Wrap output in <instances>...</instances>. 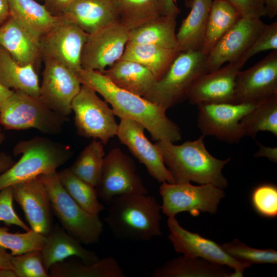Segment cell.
<instances>
[{"mask_svg":"<svg viewBox=\"0 0 277 277\" xmlns=\"http://www.w3.org/2000/svg\"><path fill=\"white\" fill-rule=\"evenodd\" d=\"M77 76L81 84L94 90L110 104L115 116L140 123L153 140L175 143L181 139L180 128L167 117L165 108L119 88L99 71L82 69Z\"/></svg>","mask_w":277,"mask_h":277,"instance_id":"6da1fadb","label":"cell"},{"mask_svg":"<svg viewBox=\"0 0 277 277\" xmlns=\"http://www.w3.org/2000/svg\"><path fill=\"white\" fill-rule=\"evenodd\" d=\"M204 136L181 145L167 141H157L155 144L176 183L210 184L224 189L228 181L222 170L231 159L220 160L212 155L205 147Z\"/></svg>","mask_w":277,"mask_h":277,"instance_id":"7a4b0ae2","label":"cell"},{"mask_svg":"<svg viewBox=\"0 0 277 277\" xmlns=\"http://www.w3.org/2000/svg\"><path fill=\"white\" fill-rule=\"evenodd\" d=\"M105 221L118 239L148 241L162 235V211L156 199L148 194L114 197L108 204Z\"/></svg>","mask_w":277,"mask_h":277,"instance_id":"3957f363","label":"cell"},{"mask_svg":"<svg viewBox=\"0 0 277 277\" xmlns=\"http://www.w3.org/2000/svg\"><path fill=\"white\" fill-rule=\"evenodd\" d=\"M19 161L0 174V191L4 188L56 171L71 157L68 146L43 136L18 142L13 148Z\"/></svg>","mask_w":277,"mask_h":277,"instance_id":"277c9868","label":"cell"},{"mask_svg":"<svg viewBox=\"0 0 277 277\" xmlns=\"http://www.w3.org/2000/svg\"><path fill=\"white\" fill-rule=\"evenodd\" d=\"M37 177L45 185L52 212L65 231L82 244L97 243L104 230L98 215L88 212L70 196L61 183L57 171Z\"/></svg>","mask_w":277,"mask_h":277,"instance_id":"5b68a950","label":"cell"},{"mask_svg":"<svg viewBox=\"0 0 277 277\" xmlns=\"http://www.w3.org/2000/svg\"><path fill=\"white\" fill-rule=\"evenodd\" d=\"M67 118L48 107L39 96L18 90H13L0 109V124L7 130L34 128L43 133L57 135Z\"/></svg>","mask_w":277,"mask_h":277,"instance_id":"8992f818","label":"cell"},{"mask_svg":"<svg viewBox=\"0 0 277 277\" xmlns=\"http://www.w3.org/2000/svg\"><path fill=\"white\" fill-rule=\"evenodd\" d=\"M207 57L201 50L181 51L144 97L166 110L187 99L195 80L207 73Z\"/></svg>","mask_w":277,"mask_h":277,"instance_id":"52a82bcc","label":"cell"},{"mask_svg":"<svg viewBox=\"0 0 277 277\" xmlns=\"http://www.w3.org/2000/svg\"><path fill=\"white\" fill-rule=\"evenodd\" d=\"M71 108L77 133L81 136L98 140L105 145L116 135L118 124L112 109L89 87L81 85Z\"/></svg>","mask_w":277,"mask_h":277,"instance_id":"ba28073f","label":"cell"},{"mask_svg":"<svg viewBox=\"0 0 277 277\" xmlns=\"http://www.w3.org/2000/svg\"><path fill=\"white\" fill-rule=\"evenodd\" d=\"M162 199V212L168 217H175L182 212H189L193 216L201 212L215 213L221 200L225 196L223 189L214 185H192L162 183L159 189Z\"/></svg>","mask_w":277,"mask_h":277,"instance_id":"9c48e42d","label":"cell"},{"mask_svg":"<svg viewBox=\"0 0 277 277\" xmlns=\"http://www.w3.org/2000/svg\"><path fill=\"white\" fill-rule=\"evenodd\" d=\"M95 188L98 197L107 205L117 196L148 192L134 161L119 148L112 149L105 156Z\"/></svg>","mask_w":277,"mask_h":277,"instance_id":"30bf717a","label":"cell"},{"mask_svg":"<svg viewBox=\"0 0 277 277\" xmlns=\"http://www.w3.org/2000/svg\"><path fill=\"white\" fill-rule=\"evenodd\" d=\"M130 30L120 21L89 34L81 54L82 69L102 73L120 60L129 41Z\"/></svg>","mask_w":277,"mask_h":277,"instance_id":"8fae6325","label":"cell"},{"mask_svg":"<svg viewBox=\"0 0 277 277\" xmlns=\"http://www.w3.org/2000/svg\"><path fill=\"white\" fill-rule=\"evenodd\" d=\"M167 225L170 234L168 238L175 251L184 255L200 258L213 263L228 266L234 269L230 277H242L245 270L252 265L239 262L229 256L214 241L191 232L183 228L175 217H168Z\"/></svg>","mask_w":277,"mask_h":277,"instance_id":"7c38bea8","label":"cell"},{"mask_svg":"<svg viewBox=\"0 0 277 277\" xmlns=\"http://www.w3.org/2000/svg\"><path fill=\"white\" fill-rule=\"evenodd\" d=\"M89 34L61 17L39 41L42 58L61 63L75 74L82 70L81 58Z\"/></svg>","mask_w":277,"mask_h":277,"instance_id":"4fadbf2b","label":"cell"},{"mask_svg":"<svg viewBox=\"0 0 277 277\" xmlns=\"http://www.w3.org/2000/svg\"><path fill=\"white\" fill-rule=\"evenodd\" d=\"M255 104L203 103L197 105V127L204 136L229 143H238L244 136L241 120Z\"/></svg>","mask_w":277,"mask_h":277,"instance_id":"5bb4252c","label":"cell"},{"mask_svg":"<svg viewBox=\"0 0 277 277\" xmlns=\"http://www.w3.org/2000/svg\"><path fill=\"white\" fill-rule=\"evenodd\" d=\"M42 60L44 68L39 96L51 109L67 117L82 84L76 74L61 63L50 58Z\"/></svg>","mask_w":277,"mask_h":277,"instance_id":"9a60e30c","label":"cell"},{"mask_svg":"<svg viewBox=\"0 0 277 277\" xmlns=\"http://www.w3.org/2000/svg\"><path fill=\"white\" fill-rule=\"evenodd\" d=\"M277 93V50L249 68L239 72L235 84L234 104H256Z\"/></svg>","mask_w":277,"mask_h":277,"instance_id":"2e32d148","label":"cell"},{"mask_svg":"<svg viewBox=\"0 0 277 277\" xmlns=\"http://www.w3.org/2000/svg\"><path fill=\"white\" fill-rule=\"evenodd\" d=\"M265 25L260 18L242 16L220 39L207 55V73L219 69L225 63L240 61Z\"/></svg>","mask_w":277,"mask_h":277,"instance_id":"e0dca14e","label":"cell"},{"mask_svg":"<svg viewBox=\"0 0 277 277\" xmlns=\"http://www.w3.org/2000/svg\"><path fill=\"white\" fill-rule=\"evenodd\" d=\"M145 130L144 126L135 121L120 118L116 136L121 143L126 145L133 155L145 165L152 177L160 183H175L160 150L146 136Z\"/></svg>","mask_w":277,"mask_h":277,"instance_id":"ac0fdd59","label":"cell"},{"mask_svg":"<svg viewBox=\"0 0 277 277\" xmlns=\"http://www.w3.org/2000/svg\"><path fill=\"white\" fill-rule=\"evenodd\" d=\"M244 63L239 61L202 74L193 82L187 99L194 105L203 103L234 104L235 80Z\"/></svg>","mask_w":277,"mask_h":277,"instance_id":"d6986e66","label":"cell"},{"mask_svg":"<svg viewBox=\"0 0 277 277\" xmlns=\"http://www.w3.org/2000/svg\"><path fill=\"white\" fill-rule=\"evenodd\" d=\"M13 198L24 211L30 228L47 236L53 228L52 211L48 191L37 177L12 186Z\"/></svg>","mask_w":277,"mask_h":277,"instance_id":"ffe728a7","label":"cell"},{"mask_svg":"<svg viewBox=\"0 0 277 277\" xmlns=\"http://www.w3.org/2000/svg\"><path fill=\"white\" fill-rule=\"evenodd\" d=\"M59 17L89 34L119 21L115 0H75Z\"/></svg>","mask_w":277,"mask_h":277,"instance_id":"44dd1931","label":"cell"},{"mask_svg":"<svg viewBox=\"0 0 277 277\" xmlns=\"http://www.w3.org/2000/svg\"><path fill=\"white\" fill-rule=\"evenodd\" d=\"M78 241L68 233L61 226L53 227L46 236L45 244L41 250L42 261L48 272L54 264L71 256H76L85 264H92L100 259L93 251L87 249Z\"/></svg>","mask_w":277,"mask_h":277,"instance_id":"7402d4cb","label":"cell"},{"mask_svg":"<svg viewBox=\"0 0 277 277\" xmlns=\"http://www.w3.org/2000/svg\"><path fill=\"white\" fill-rule=\"evenodd\" d=\"M0 46L21 65H33L35 69L42 58L39 42L9 16L0 27Z\"/></svg>","mask_w":277,"mask_h":277,"instance_id":"603a6c76","label":"cell"},{"mask_svg":"<svg viewBox=\"0 0 277 277\" xmlns=\"http://www.w3.org/2000/svg\"><path fill=\"white\" fill-rule=\"evenodd\" d=\"M212 1L186 0L190 11L176 33L181 51L201 50Z\"/></svg>","mask_w":277,"mask_h":277,"instance_id":"cb8c5ba5","label":"cell"},{"mask_svg":"<svg viewBox=\"0 0 277 277\" xmlns=\"http://www.w3.org/2000/svg\"><path fill=\"white\" fill-rule=\"evenodd\" d=\"M114 85L144 97L157 80L147 68L134 61L120 59L103 73Z\"/></svg>","mask_w":277,"mask_h":277,"instance_id":"d4e9b609","label":"cell"},{"mask_svg":"<svg viewBox=\"0 0 277 277\" xmlns=\"http://www.w3.org/2000/svg\"><path fill=\"white\" fill-rule=\"evenodd\" d=\"M10 16L39 42L56 23L58 17L52 15L44 5L35 0H7Z\"/></svg>","mask_w":277,"mask_h":277,"instance_id":"484cf974","label":"cell"},{"mask_svg":"<svg viewBox=\"0 0 277 277\" xmlns=\"http://www.w3.org/2000/svg\"><path fill=\"white\" fill-rule=\"evenodd\" d=\"M225 266L200 258L184 255L169 260L156 268L152 277H230Z\"/></svg>","mask_w":277,"mask_h":277,"instance_id":"4316f807","label":"cell"},{"mask_svg":"<svg viewBox=\"0 0 277 277\" xmlns=\"http://www.w3.org/2000/svg\"><path fill=\"white\" fill-rule=\"evenodd\" d=\"M0 83L4 87L29 95L39 96L40 85L36 70L32 65L18 64L0 46Z\"/></svg>","mask_w":277,"mask_h":277,"instance_id":"83f0119b","label":"cell"},{"mask_svg":"<svg viewBox=\"0 0 277 277\" xmlns=\"http://www.w3.org/2000/svg\"><path fill=\"white\" fill-rule=\"evenodd\" d=\"M181 51L150 44L129 43L121 59L138 63L149 70L157 80L167 72Z\"/></svg>","mask_w":277,"mask_h":277,"instance_id":"f1b7e54d","label":"cell"},{"mask_svg":"<svg viewBox=\"0 0 277 277\" xmlns=\"http://www.w3.org/2000/svg\"><path fill=\"white\" fill-rule=\"evenodd\" d=\"M50 277H125L126 275L115 259H99L92 264L82 261L64 260L54 264L49 270Z\"/></svg>","mask_w":277,"mask_h":277,"instance_id":"f546056e","label":"cell"},{"mask_svg":"<svg viewBox=\"0 0 277 277\" xmlns=\"http://www.w3.org/2000/svg\"><path fill=\"white\" fill-rule=\"evenodd\" d=\"M176 16L162 15L130 31L128 42L150 44L169 49L179 48L175 32Z\"/></svg>","mask_w":277,"mask_h":277,"instance_id":"4dcf8cb0","label":"cell"},{"mask_svg":"<svg viewBox=\"0 0 277 277\" xmlns=\"http://www.w3.org/2000/svg\"><path fill=\"white\" fill-rule=\"evenodd\" d=\"M242 17L236 8L225 0H213L201 51L208 55L220 39Z\"/></svg>","mask_w":277,"mask_h":277,"instance_id":"1f68e13d","label":"cell"},{"mask_svg":"<svg viewBox=\"0 0 277 277\" xmlns=\"http://www.w3.org/2000/svg\"><path fill=\"white\" fill-rule=\"evenodd\" d=\"M244 136L254 138L260 131L277 136V93L260 101L240 121Z\"/></svg>","mask_w":277,"mask_h":277,"instance_id":"d6a6232c","label":"cell"},{"mask_svg":"<svg viewBox=\"0 0 277 277\" xmlns=\"http://www.w3.org/2000/svg\"><path fill=\"white\" fill-rule=\"evenodd\" d=\"M119 21L130 31L164 13L162 0H115Z\"/></svg>","mask_w":277,"mask_h":277,"instance_id":"836d02e7","label":"cell"},{"mask_svg":"<svg viewBox=\"0 0 277 277\" xmlns=\"http://www.w3.org/2000/svg\"><path fill=\"white\" fill-rule=\"evenodd\" d=\"M103 145L93 139L69 168L76 176L94 187L99 180L105 156Z\"/></svg>","mask_w":277,"mask_h":277,"instance_id":"e575fe53","label":"cell"},{"mask_svg":"<svg viewBox=\"0 0 277 277\" xmlns=\"http://www.w3.org/2000/svg\"><path fill=\"white\" fill-rule=\"evenodd\" d=\"M57 175L68 193L85 210L98 215L105 209L98 201L95 187L78 178L69 168L57 172Z\"/></svg>","mask_w":277,"mask_h":277,"instance_id":"d590c367","label":"cell"},{"mask_svg":"<svg viewBox=\"0 0 277 277\" xmlns=\"http://www.w3.org/2000/svg\"><path fill=\"white\" fill-rule=\"evenodd\" d=\"M8 230L7 227H0V247L11 250L13 255L41 250L46 241V236L31 229L25 233H11Z\"/></svg>","mask_w":277,"mask_h":277,"instance_id":"8d00e7d4","label":"cell"},{"mask_svg":"<svg viewBox=\"0 0 277 277\" xmlns=\"http://www.w3.org/2000/svg\"><path fill=\"white\" fill-rule=\"evenodd\" d=\"M221 246L229 256L242 263L251 265L277 263V251L271 248H253L236 239Z\"/></svg>","mask_w":277,"mask_h":277,"instance_id":"74e56055","label":"cell"},{"mask_svg":"<svg viewBox=\"0 0 277 277\" xmlns=\"http://www.w3.org/2000/svg\"><path fill=\"white\" fill-rule=\"evenodd\" d=\"M251 203L254 211L262 217L277 216V187L264 183L255 187L251 194Z\"/></svg>","mask_w":277,"mask_h":277,"instance_id":"f35d334b","label":"cell"},{"mask_svg":"<svg viewBox=\"0 0 277 277\" xmlns=\"http://www.w3.org/2000/svg\"><path fill=\"white\" fill-rule=\"evenodd\" d=\"M12 263L16 277H50L43 264L41 250L13 255Z\"/></svg>","mask_w":277,"mask_h":277,"instance_id":"ab89813d","label":"cell"},{"mask_svg":"<svg viewBox=\"0 0 277 277\" xmlns=\"http://www.w3.org/2000/svg\"><path fill=\"white\" fill-rule=\"evenodd\" d=\"M277 50V22L265 24L259 34L241 57L240 61L245 63L256 54L266 50Z\"/></svg>","mask_w":277,"mask_h":277,"instance_id":"60d3db41","label":"cell"},{"mask_svg":"<svg viewBox=\"0 0 277 277\" xmlns=\"http://www.w3.org/2000/svg\"><path fill=\"white\" fill-rule=\"evenodd\" d=\"M13 186L3 188L0 191V222L6 226L12 225L18 226L28 231L31 229L16 214L13 207Z\"/></svg>","mask_w":277,"mask_h":277,"instance_id":"b9f144b4","label":"cell"},{"mask_svg":"<svg viewBox=\"0 0 277 277\" xmlns=\"http://www.w3.org/2000/svg\"><path fill=\"white\" fill-rule=\"evenodd\" d=\"M233 5L242 16L261 18L265 16L264 0H225Z\"/></svg>","mask_w":277,"mask_h":277,"instance_id":"7bdbcfd3","label":"cell"},{"mask_svg":"<svg viewBox=\"0 0 277 277\" xmlns=\"http://www.w3.org/2000/svg\"><path fill=\"white\" fill-rule=\"evenodd\" d=\"M44 6L53 16H61L75 0H43Z\"/></svg>","mask_w":277,"mask_h":277,"instance_id":"ee69618b","label":"cell"},{"mask_svg":"<svg viewBox=\"0 0 277 277\" xmlns=\"http://www.w3.org/2000/svg\"><path fill=\"white\" fill-rule=\"evenodd\" d=\"M260 148L254 154L255 157H266L270 161L274 163L277 162V147H266L259 143Z\"/></svg>","mask_w":277,"mask_h":277,"instance_id":"f6af8a7d","label":"cell"},{"mask_svg":"<svg viewBox=\"0 0 277 277\" xmlns=\"http://www.w3.org/2000/svg\"><path fill=\"white\" fill-rule=\"evenodd\" d=\"M13 255L7 252L5 249L0 247V277L3 275L4 269L13 270L12 260Z\"/></svg>","mask_w":277,"mask_h":277,"instance_id":"bcb514c9","label":"cell"},{"mask_svg":"<svg viewBox=\"0 0 277 277\" xmlns=\"http://www.w3.org/2000/svg\"><path fill=\"white\" fill-rule=\"evenodd\" d=\"M15 162L9 154L0 152V174L9 169Z\"/></svg>","mask_w":277,"mask_h":277,"instance_id":"7dc6e473","label":"cell"},{"mask_svg":"<svg viewBox=\"0 0 277 277\" xmlns=\"http://www.w3.org/2000/svg\"><path fill=\"white\" fill-rule=\"evenodd\" d=\"M164 13L165 15H177L180 10L174 2V0H162Z\"/></svg>","mask_w":277,"mask_h":277,"instance_id":"c3c4849f","label":"cell"},{"mask_svg":"<svg viewBox=\"0 0 277 277\" xmlns=\"http://www.w3.org/2000/svg\"><path fill=\"white\" fill-rule=\"evenodd\" d=\"M265 16L272 18L277 14V0H264Z\"/></svg>","mask_w":277,"mask_h":277,"instance_id":"681fc988","label":"cell"},{"mask_svg":"<svg viewBox=\"0 0 277 277\" xmlns=\"http://www.w3.org/2000/svg\"><path fill=\"white\" fill-rule=\"evenodd\" d=\"M10 16L7 0H0V27Z\"/></svg>","mask_w":277,"mask_h":277,"instance_id":"f907efd6","label":"cell"},{"mask_svg":"<svg viewBox=\"0 0 277 277\" xmlns=\"http://www.w3.org/2000/svg\"><path fill=\"white\" fill-rule=\"evenodd\" d=\"M13 90L4 87L0 83V109L3 102L13 93Z\"/></svg>","mask_w":277,"mask_h":277,"instance_id":"816d5d0a","label":"cell"},{"mask_svg":"<svg viewBox=\"0 0 277 277\" xmlns=\"http://www.w3.org/2000/svg\"><path fill=\"white\" fill-rule=\"evenodd\" d=\"M1 126V125L0 124V145L3 143L5 139V136L2 131Z\"/></svg>","mask_w":277,"mask_h":277,"instance_id":"f5cc1de1","label":"cell"},{"mask_svg":"<svg viewBox=\"0 0 277 277\" xmlns=\"http://www.w3.org/2000/svg\"><path fill=\"white\" fill-rule=\"evenodd\" d=\"M41 1H43V0H41Z\"/></svg>","mask_w":277,"mask_h":277,"instance_id":"db71d44e","label":"cell"}]
</instances>
